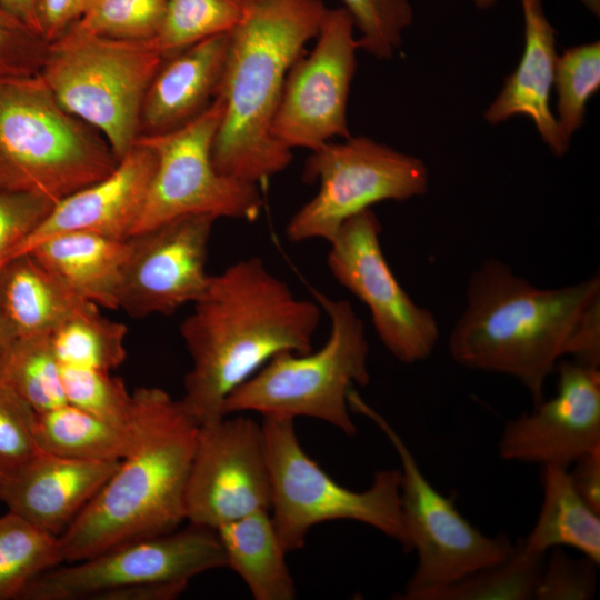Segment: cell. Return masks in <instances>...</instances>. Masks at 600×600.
Masks as SVG:
<instances>
[{"mask_svg":"<svg viewBox=\"0 0 600 600\" xmlns=\"http://www.w3.org/2000/svg\"><path fill=\"white\" fill-rule=\"evenodd\" d=\"M321 317L257 257L210 276L180 326L192 363L181 403L199 426L223 418L227 397L273 356L312 350Z\"/></svg>","mask_w":600,"mask_h":600,"instance_id":"obj_1","label":"cell"},{"mask_svg":"<svg viewBox=\"0 0 600 600\" xmlns=\"http://www.w3.org/2000/svg\"><path fill=\"white\" fill-rule=\"evenodd\" d=\"M598 313V273L570 286L538 288L490 258L470 274L448 348L464 368L517 379L537 406L548 377Z\"/></svg>","mask_w":600,"mask_h":600,"instance_id":"obj_2","label":"cell"},{"mask_svg":"<svg viewBox=\"0 0 600 600\" xmlns=\"http://www.w3.org/2000/svg\"><path fill=\"white\" fill-rule=\"evenodd\" d=\"M134 444L59 536L63 562L178 529L199 423L180 399L157 387L132 392Z\"/></svg>","mask_w":600,"mask_h":600,"instance_id":"obj_3","label":"cell"},{"mask_svg":"<svg viewBox=\"0 0 600 600\" xmlns=\"http://www.w3.org/2000/svg\"><path fill=\"white\" fill-rule=\"evenodd\" d=\"M322 0H246L229 32L219 91L222 118L212 160L228 177L258 184L283 171L292 151L272 133L287 76L327 12Z\"/></svg>","mask_w":600,"mask_h":600,"instance_id":"obj_4","label":"cell"},{"mask_svg":"<svg viewBox=\"0 0 600 600\" xmlns=\"http://www.w3.org/2000/svg\"><path fill=\"white\" fill-rule=\"evenodd\" d=\"M118 159L67 111L39 73L0 79V167L16 189L53 203L104 178Z\"/></svg>","mask_w":600,"mask_h":600,"instance_id":"obj_5","label":"cell"},{"mask_svg":"<svg viewBox=\"0 0 600 600\" xmlns=\"http://www.w3.org/2000/svg\"><path fill=\"white\" fill-rule=\"evenodd\" d=\"M312 294L330 320L326 343L316 352L273 356L227 397L224 416L253 411L262 417H308L347 436L357 433L348 396L353 384L370 381L366 330L349 301L317 290Z\"/></svg>","mask_w":600,"mask_h":600,"instance_id":"obj_6","label":"cell"},{"mask_svg":"<svg viewBox=\"0 0 600 600\" xmlns=\"http://www.w3.org/2000/svg\"><path fill=\"white\" fill-rule=\"evenodd\" d=\"M162 60L152 40L106 38L74 23L48 43L39 76L67 111L102 134L119 160L139 137L143 98Z\"/></svg>","mask_w":600,"mask_h":600,"instance_id":"obj_7","label":"cell"},{"mask_svg":"<svg viewBox=\"0 0 600 600\" xmlns=\"http://www.w3.org/2000/svg\"><path fill=\"white\" fill-rule=\"evenodd\" d=\"M293 421L266 416L261 423L272 486L270 516L287 553L303 547L311 528L332 520L368 524L411 552L401 511L400 470L377 471L363 491L342 487L303 450Z\"/></svg>","mask_w":600,"mask_h":600,"instance_id":"obj_8","label":"cell"},{"mask_svg":"<svg viewBox=\"0 0 600 600\" xmlns=\"http://www.w3.org/2000/svg\"><path fill=\"white\" fill-rule=\"evenodd\" d=\"M350 410L367 417L392 444L401 463V511L411 552L418 564L399 600H422L439 588L506 560L514 546L506 536L489 537L424 477L402 437L387 419L351 389Z\"/></svg>","mask_w":600,"mask_h":600,"instance_id":"obj_9","label":"cell"},{"mask_svg":"<svg viewBox=\"0 0 600 600\" xmlns=\"http://www.w3.org/2000/svg\"><path fill=\"white\" fill-rule=\"evenodd\" d=\"M303 180L318 181L319 190L290 218L287 238L292 242H330L344 221L372 204L424 194L429 173L417 157L367 137L350 136L311 151Z\"/></svg>","mask_w":600,"mask_h":600,"instance_id":"obj_10","label":"cell"},{"mask_svg":"<svg viewBox=\"0 0 600 600\" xmlns=\"http://www.w3.org/2000/svg\"><path fill=\"white\" fill-rule=\"evenodd\" d=\"M222 113L218 96L183 127L137 139L154 151L156 168L132 234L188 214L258 218L262 208L258 184L224 176L214 167L212 147Z\"/></svg>","mask_w":600,"mask_h":600,"instance_id":"obj_11","label":"cell"},{"mask_svg":"<svg viewBox=\"0 0 600 600\" xmlns=\"http://www.w3.org/2000/svg\"><path fill=\"white\" fill-rule=\"evenodd\" d=\"M227 558L214 529H183L133 540L34 578L19 600H94L106 591L142 582L190 581Z\"/></svg>","mask_w":600,"mask_h":600,"instance_id":"obj_12","label":"cell"},{"mask_svg":"<svg viewBox=\"0 0 600 600\" xmlns=\"http://www.w3.org/2000/svg\"><path fill=\"white\" fill-rule=\"evenodd\" d=\"M380 233V221L371 208L349 218L329 242L327 266L332 277L368 307L387 350L398 361L413 364L432 353L440 337L439 324L397 280L383 254Z\"/></svg>","mask_w":600,"mask_h":600,"instance_id":"obj_13","label":"cell"},{"mask_svg":"<svg viewBox=\"0 0 600 600\" xmlns=\"http://www.w3.org/2000/svg\"><path fill=\"white\" fill-rule=\"evenodd\" d=\"M316 40L291 67L272 122L273 137L290 150L351 136L347 104L359 44L348 11L327 9Z\"/></svg>","mask_w":600,"mask_h":600,"instance_id":"obj_14","label":"cell"},{"mask_svg":"<svg viewBox=\"0 0 600 600\" xmlns=\"http://www.w3.org/2000/svg\"><path fill=\"white\" fill-rule=\"evenodd\" d=\"M261 424L242 414L199 427L184 492L189 523L217 529L271 506Z\"/></svg>","mask_w":600,"mask_h":600,"instance_id":"obj_15","label":"cell"},{"mask_svg":"<svg viewBox=\"0 0 600 600\" xmlns=\"http://www.w3.org/2000/svg\"><path fill=\"white\" fill-rule=\"evenodd\" d=\"M216 220L188 214L129 237L118 309L142 319L170 316L199 300L211 276L206 264Z\"/></svg>","mask_w":600,"mask_h":600,"instance_id":"obj_16","label":"cell"},{"mask_svg":"<svg viewBox=\"0 0 600 600\" xmlns=\"http://www.w3.org/2000/svg\"><path fill=\"white\" fill-rule=\"evenodd\" d=\"M556 370V394L504 424L498 443L503 460L569 468L600 447L599 368L571 359Z\"/></svg>","mask_w":600,"mask_h":600,"instance_id":"obj_17","label":"cell"},{"mask_svg":"<svg viewBox=\"0 0 600 600\" xmlns=\"http://www.w3.org/2000/svg\"><path fill=\"white\" fill-rule=\"evenodd\" d=\"M154 168V151L137 140L108 176L56 202L11 258L67 232L128 239L141 214Z\"/></svg>","mask_w":600,"mask_h":600,"instance_id":"obj_18","label":"cell"},{"mask_svg":"<svg viewBox=\"0 0 600 600\" xmlns=\"http://www.w3.org/2000/svg\"><path fill=\"white\" fill-rule=\"evenodd\" d=\"M228 48L229 32L164 57L143 98L139 137L177 130L208 109L221 88Z\"/></svg>","mask_w":600,"mask_h":600,"instance_id":"obj_19","label":"cell"},{"mask_svg":"<svg viewBox=\"0 0 600 600\" xmlns=\"http://www.w3.org/2000/svg\"><path fill=\"white\" fill-rule=\"evenodd\" d=\"M119 461H87L42 451L0 493L7 510L59 537L110 478Z\"/></svg>","mask_w":600,"mask_h":600,"instance_id":"obj_20","label":"cell"},{"mask_svg":"<svg viewBox=\"0 0 600 600\" xmlns=\"http://www.w3.org/2000/svg\"><path fill=\"white\" fill-rule=\"evenodd\" d=\"M519 1L523 17L522 56L484 111V119L498 124L516 116H526L549 149L561 157L569 150L570 141L562 134L550 107L558 60L556 31L546 16L542 0Z\"/></svg>","mask_w":600,"mask_h":600,"instance_id":"obj_21","label":"cell"},{"mask_svg":"<svg viewBox=\"0 0 600 600\" xmlns=\"http://www.w3.org/2000/svg\"><path fill=\"white\" fill-rule=\"evenodd\" d=\"M0 308L18 338L50 334L74 316L99 307L26 252L11 258L0 271Z\"/></svg>","mask_w":600,"mask_h":600,"instance_id":"obj_22","label":"cell"},{"mask_svg":"<svg viewBox=\"0 0 600 600\" xmlns=\"http://www.w3.org/2000/svg\"><path fill=\"white\" fill-rule=\"evenodd\" d=\"M71 290L97 307L118 309L129 240L90 232H67L29 251Z\"/></svg>","mask_w":600,"mask_h":600,"instance_id":"obj_23","label":"cell"},{"mask_svg":"<svg viewBox=\"0 0 600 600\" xmlns=\"http://www.w3.org/2000/svg\"><path fill=\"white\" fill-rule=\"evenodd\" d=\"M227 568L256 600H293L297 589L269 510H260L216 529Z\"/></svg>","mask_w":600,"mask_h":600,"instance_id":"obj_24","label":"cell"},{"mask_svg":"<svg viewBox=\"0 0 600 600\" xmlns=\"http://www.w3.org/2000/svg\"><path fill=\"white\" fill-rule=\"evenodd\" d=\"M541 468L543 500L536 524L521 541L523 548L544 554L553 548L570 547L600 563V513L577 492L569 468Z\"/></svg>","mask_w":600,"mask_h":600,"instance_id":"obj_25","label":"cell"},{"mask_svg":"<svg viewBox=\"0 0 600 600\" xmlns=\"http://www.w3.org/2000/svg\"><path fill=\"white\" fill-rule=\"evenodd\" d=\"M34 438L44 452L87 461H120L134 444V424L123 428L69 403L36 412Z\"/></svg>","mask_w":600,"mask_h":600,"instance_id":"obj_26","label":"cell"},{"mask_svg":"<svg viewBox=\"0 0 600 600\" xmlns=\"http://www.w3.org/2000/svg\"><path fill=\"white\" fill-rule=\"evenodd\" d=\"M0 384L36 412L67 403L49 334L18 337L0 352Z\"/></svg>","mask_w":600,"mask_h":600,"instance_id":"obj_27","label":"cell"},{"mask_svg":"<svg viewBox=\"0 0 600 600\" xmlns=\"http://www.w3.org/2000/svg\"><path fill=\"white\" fill-rule=\"evenodd\" d=\"M62 562L59 537L13 512L0 516V600L19 599L34 578Z\"/></svg>","mask_w":600,"mask_h":600,"instance_id":"obj_28","label":"cell"},{"mask_svg":"<svg viewBox=\"0 0 600 600\" xmlns=\"http://www.w3.org/2000/svg\"><path fill=\"white\" fill-rule=\"evenodd\" d=\"M127 332L124 323L101 316L97 308L67 320L49 339L60 366L111 372L127 357Z\"/></svg>","mask_w":600,"mask_h":600,"instance_id":"obj_29","label":"cell"},{"mask_svg":"<svg viewBox=\"0 0 600 600\" xmlns=\"http://www.w3.org/2000/svg\"><path fill=\"white\" fill-rule=\"evenodd\" d=\"M544 554L528 551L519 541L502 562L474 571L427 593L422 600H530Z\"/></svg>","mask_w":600,"mask_h":600,"instance_id":"obj_30","label":"cell"},{"mask_svg":"<svg viewBox=\"0 0 600 600\" xmlns=\"http://www.w3.org/2000/svg\"><path fill=\"white\" fill-rule=\"evenodd\" d=\"M246 0H168L152 42L164 57L207 38L230 32L241 20Z\"/></svg>","mask_w":600,"mask_h":600,"instance_id":"obj_31","label":"cell"},{"mask_svg":"<svg viewBox=\"0 0 600 600\" xmlns=\"http://www.w3.org/2000/svg\"><path fill=\"white\" fill-rule=\"evenodd\" d=\"M553 87L557 92V123L570 141L584 122L588 101L600 88V42L564 50L557 60Z\"/></svg>","mask_w":600,"mask_h":600,"instance_id":"obj_32","label":"cell"},{"mask_svg":"<svg viewBox=\"0 0 600 600\" xmlns=\"http://www.w3.org/2000/svg\"><path fill=\"white\" fill-rule=\"evenodd\" d=\"M67 403L103 421L130 428L133 426V399L122 379L109 371L61 366Z\"/></svg>","mask_w":600,"mask_h":600,"instance_id":"obj_33","label":"cell"},{"mask_svg":"<svg viewBox=\"0 0 600 600\" xmlns=\"http://www.w3.org/2000/svg\"><path fill=\"white\" fill-rule=\"evenodd\" d=\"M168 0H94L76 22L106 38L146 41L156 38Z\"/></svg>","mask_w":600,"mask_h":600,"instance_id":"obj_34","label":"cell"},{"mask_svg":"<svg viewBox=\"0 0 600 600\" xmlns=\"http://www.w3.org/2000/svg\"><path fill=\"white\" fill-rule=\"evenodd\" d=\"M354 28L359 49L378 59H391L402 42L403 31L413 20L409 0H341Z\"/></svg>","mask_w":600,"mask_h":600,"instance_id":"obj_35","label":"cell"},{"mask_svg":"<svg viewBox=\"0 0 600 600\" xmlns=\"http://www.w3.org/2000/svg\"><path fill=\"white\" fill-rule=\"evenodd\" d=\"M36 411L0 384V493L42 450L34 438Z\"/></svg>","mask_w":600,"mask_h":600,"instance_id":"obj_36","label":"cell"},{"mask_svg":"<svg viewBox=\"0 0 600 600\" xmlns=\"http://www.w3.org/2000/svg\"><path fill=\"white\" fill-rule=\"evenodd\" d=\"M599 563L582 557L572 558L553 548L548 560H543L533 592L536 600H588L597 589Z\"/></svg>","mask_w":600,"mask_h":600,"instance_id":"obj_37","label":"cell"},{"mask_svg":"<svg viewBox=\"0 0 600 600\" xmlns=\"http://www.w3.org/2000/svg\"><path fill=\"white\" fill-rule=\"evenodd\" d=\"M31 191L0 188V271L53 207Z\"/></svg>","mask_w":600,"mask_h":600,"instance_id":"obj_38","label":"cell"},{"mask_svg":"<svg viewBox=\"0 0 600 600\" xmlns=\"http://www.w3.org/2000/svg\"><path fill=\"white\" fill-rule=\"evenodd\" d=\"M48 42L0 7V79L39 73Z\"/></svg>","mask_w":600,"mask_h":600,"instance_id":"obj_39","label":"cell"},{"mask_svg":"<svg viewBox=\"0 0 600 600\" xmlns=\"http://www.w3.org/2000/svg\"><path fill=\"white\" fill-rule=\"evenodd\" d=\"M94 0H39L38 23L41 37L49 43L78 22Z\"/></svg>","mask_w":600,"mask_h":600,"instance_id":"obj_40","label":"cell"},{"mask_svg":"<svg viewBox=\"0 0 600 600\" xmlns=\"http://www.w3.org/2000/svg\"><path fill=\"white\" fill-rule=\"evenodd\" d=\"M569 471L580 497L600 513V447L580 456Z\"/></svg>","mask_w":600,"mask_h":600,"instance_id":"obj_41","label":"cell"},{"mask_svg":"<svg viewBox=\"0 0 600 600\" xmlns=\"http://www.w3.org/2000/svg\"><path fill=\"white\" fill-rule=\"evenodd\" d=\"M188 581L142 582L106 591L94 600H173L188 587Z\"/></svg>","mask_w":600,"mask_h":600,"instance_id":"obj_42","label":"cell"},{"mask_svg":"<svg viewBox=\"0 0 600 600\" xmlns=\"http://www.w3.org/2000/svg\"><path fill=\"white\" fill-rule=\"evenodd\" d=\"M38 1L39 0H0V7L40 34L37 13Z\"/></svg>","mask_w":600,"mask_h":600,"instance_id":"obj_43","label":"cell"},{"mask_svg":"<svg viewBox=\"0 0 600 600\" xmlns=\"http://www.w3.org/2000/svg\"><path fill=\"white\" fill-rule=\"evenodd\" d=\"M473 4L481 10L493 7L498 0H471ZM580 2L594 16L600 14V0H580Z\"/></svg>","mask_w":600,"mask_h":600,"instance_id":"obj_44","label":"cell"},{"mask_svg":"<svg viewBox=\"0 0 600 600\" xmlns=\"http://www.w3.org/2000/svg\"><path fill=\"white\" fill-rule=\"evenodd\" d=\"M16 339L9 322L7 321L1 308H0V352Z\"/></svg>","mask_w":600,"mask_h":600,"instance_id":"obj_45","label":"cell"},{"mask_svg":"<svg viewBox=\"0 0 600 600\" xmlns=\"http://www.w3.org/2000/svg\"><path fill=\"white\" fill-rule=\"evenodd\" d=\"M0 188H13L7 173L0 167ZM16 189V188H14Z\"/></svg>","mask_w":600,"mask_h":600,"instance_id":"obj_46","label":"cell"}]
</instances>
